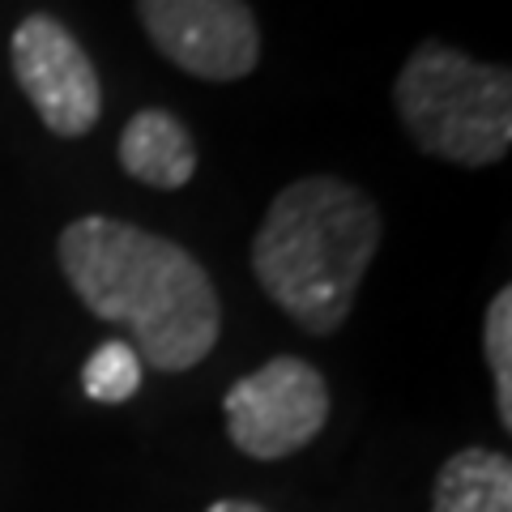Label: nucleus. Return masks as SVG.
I'll return each instance as SVG.
<instances>
[{
  "label": "nucleus",
  "instance_id": "8",
  "mask_svg": "<svg viewBox=\"0 0 512 512\" xmlns=\"http://www.w3.org/2000/svg\"><path fill=\"white\" fill-rule=\"evenodd\" d=\"M431 512H512V461L491 448H461L440 466Z\"/></svg>",
  "mask_w": 512,
  "mask_h": 512
},
{
  "label": "nucleus",
  "instance_id": "4",
  "mask_svg": "<svg viewBox=\"0 0 512 512\" xmlns=\"http://www.w3.org/2000/svg\"><path fill=\"white\" fill-rule=\"evenodd\" d=\"M231 444L256 461H282L308 448L329 423V384L308 359L278 355L222 397Z\"/></svg>",
  "mask_w": 512,
  "mask_h": 512
},
{
  "label": "nucleus",
  "instance_id": "5",
  "mask_svg": "<svg viewBox=\"0 0 512 512\" xmlns=\"http://www.w3.org/2000/svg\"><path fill=\"white\" fill-rule=\"evenodd\" d=\"M154 52L201 82H239L261 64V26L248 0H137Z\"/></svg>",
  "mask_w": 512,
  "mask_h": 512
},
{
  "label": "nucleus",
  "instance_id": "1",
  "mask_svg": "<svg viewBox=\"0 0 512 512\" xmlns=\"http://www.w3.org/2000/svg\"><path fill=\"white\" fill-rule=\"evenodd\" d=\"M56 256L73 295L107 325L128 329L137 359L154 372H188L214 350L222 329L214 278L175 239L86 214L60 231Z\"/></svg>",
  "mask_w": 512,
  "mask_h": 512
},
{
  "label": "nucleus",
  "instance_id": "11",
  "mask_svg": "<svg viewBox=\"0 0 512 512\" xmlns=\"http://www.w3.org/2000/svg\"><path fill=\"white\" fill-rule=\"evenodd\" d=\"M205 512H265V508L252 504V500H218V504H210Z\"/></svg>",
  "mask_w": 512,
  "mask_h": 512
},
{
  "label": "nucleus",
  "instance_id": "2",
  "mask_svg": "<svg viewBox=\"0 0 512 512\" xmlns=\"http://www.w3.org/2000/svg\"><path fill=\"white\" fill-rule=\"evenodd\" d=\"M380 231V210L363 188L303 175L269 201L252 239V274L303 333L329 338L355 308Z\"/></svg>",
  "mask_w": 512,
  "mask_h": 512
},
{
  "label": "nucleus",
  "instance_id": "6",
  "mask_svg": "<svg viewBox=\"0 0 512 512\" xmlns=\"http://www.w3.org/2000/svg\"><path fill=\"white\" fill-rule=\"evenodd\" d=\"M9 64L52 137H86L103 116V86L77 35L52 13H30L9 39Z\"/></svg>",
  "mask_w": 512,
  "mask_h": 512
},
{
  "label": "nucleus",
  "instance_id": "9",
  "mask_svg": "<svg viewBox=\"0 0 512 512\" xmlns=\"http://www.w3.org/2000/svg\"><path fill=\"white\" fill-rule=\"evenodd\" d=\"M82 389L90 402H103V406L128 402V397L141 389V359H137L133 342L111 338L94 350L82 367Z\"/></svg>",
  "mask_w": 512,
  "mask_h": 512
},
{
  "label": "nucleus",
  "instance_id": "10",
  "mask_svg": "<svg viewBox=\"0 0 512 512\" xmlns=\"http://www.w3.org/2000/svg\"><path fill=\"white\" fill-rule=\"evenodd\" d=\"M483 350L495 380V410H500L504 431H512V286L495 291L483 316Z\"/></svg>",
  "mask_w": 512,
  "mask_h": 512
},
{
  "label": "nucleus",
  "instance_id": "7",
  "mask_svg": "<svg viewBox=\"0 0 512 512\" xmlns=\"http://www.w3.org/2000/svg\"><path fill=\"white\" fill-rule=\"evenodd\" d=\"M116 154L137 184H150L158 192L188 188V180L197 175V141H192L184 120L163 107H141L124 124Z\"/></svg>",
  "mask_w": 512,
  "mask_h": 512
},
{
  "label": "nucleus",
  "instance_id": "3",
  "mask_svg": "<svg viewBox=\"0 0 512 512\" xmlns=\"http://www.w3.org/2000/svg\"><path fill=\"white\" fill-rule=\"evenodd\" d=\"M414 146L457 167H491L512 146V73L423 39L393 82Z\"/></svg>",
  "mask_w": 512,
  "mask_h": 512
}]
</instances>
